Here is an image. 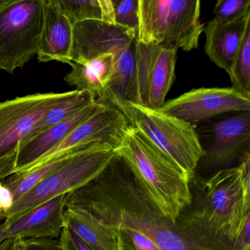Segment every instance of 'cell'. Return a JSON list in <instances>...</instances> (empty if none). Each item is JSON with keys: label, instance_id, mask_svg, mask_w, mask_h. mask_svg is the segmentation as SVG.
<instances>
[{"label": "cell", "instance_id": "6da1fadb", "mask_svg": "<svg viewBox=\"0 0 250 250\" xmlns=\"http://www.w3.org/2000/svg\"><path fill=\"white\" fill-rule=\"evenodd\" d=\"M65 208L87 214L115 231L139 232L161 250H187L174 223L117 153L96 176L67 193Z\"/></svg>", "mask_w": 250, "mask_h": 250}, {"label": "cell", "instance_id": "7a4b0ae2", "mask_svg": "<svg viewBox=\"0 0 250 250\" xmlns=\"http://www.w3.org/2000/svg\"><path fill=\"white\" fill-rule=\"evenodd\" d=\"M191 201L175 220L187 250H238L250 218V153L236 167L220 169L191 185Z\"/></svg>", "mask_w": 250, "mask_h": 250}, {"label": "cell", "instance_id": "3957f363", "mask_svg": "<svg viewBox=\"0 0 250 250\" xmlns=\"http://www.w3.org/2000/svg\"><path fill=\"white\" fill-rule=\"evenodd\" d=\"M163 214L174 223L191 201V179L143 133L131 126L115 149Z\"/></svg>", "mask_w": 250, "mask_h": 250}, {"label": "cell", "instance_id": "277c9868", "mask_svg": "<svg viewBox=\"0 0 250 250\" xmlns=\"http://www.w3.org/2000/svg\"><path fill=\"white\" fill-rule=\"evenodd\" d=\"M134 127L173 160L192 179L204 155L195 126L161 109L148 108L129 101H113Z\"/></svg>", "mask_w": 250, "mask_h": 250}, {"label": "cell", "instance_id": "5b68a950", "mask_svg": "<svg viewBox=\"0 0 250 250\" xmlns=\"http://www.w3.org/2000/svg\"><path fill=\"white\" fill-rule=\"evenodd\" d=\"M115 154L113 147L101 144L77 151L8 210L0 212V222L14 220L55 197L77 189L99 173Z\"/></svg>", "mask_w": 250, "mask_h": 250}, {"label": "cell", "instance_id": "8992f818", "mask_svg": "<svg viewBox=\"0 0 250 250\" xmlns=\"http://www.w3.org/2000/svg\"><path fill=\"white\" fill-rule=\"evenodd\" d=\"M46 0H0V70L13 74L38 51Z\"/></svg>", "mask_w": 250, "mask_h": 250}, {"label": "cell", "instance_id": "52a82bcc", "mask_svg": "<svg viewBox=\"0 0 250 250\" xmlns=\"http://www.w3.org/2000/svg\"><path fill=\"white\" fill-rule=\"evenodd\" d=\"M97 101L98 106L95 111L63 141L36 161L16 173H27L92 144H107L116 149L132 125L115 105L101 100Z\"/></svg>", "mask_w": 250, "mask_h": 250}, {"label": "cell", "instance_id": "ba28073f", "mask_svg": "<svg viewBox=\"0 0 250 250\" xmlns=\"http://www.w3.org/2000/svg\"><path fill=\"white\" fill-rule=\"evenodd\" d=\"M177 49L166 43L136 40L135 104L160 109L176 76Z\"/></svg>", "mask_w": 250, "mask_h": 250}, {"label": "cell", "instance_id": "9c48e42d", "mask_svg": "<svg viewBox=\"0 0 250 250\" xmlns=\"http://www.w3.org/2000/svg\"><path fill=\"white\" fill-rule=\"evenodd\" d=\"M70 92L35 93L0 102V160L16 154L19 143Z\"/></svg>", "mask_w": 250, "mask_h": 250}, {"label": "cell", "instance_id": "30bf717a", "mask_svg": "<svg viewBox=\"0 0 250 250\" xmlns=\"http://www.w3.org/2000/svg\"><path fill=\"white\" fill-rule=\"evenodd\" d=\"M160 109L195 126L225 113L250 111V97L233 87H202L170 100Z\"/></svg>", "mask_w": 250, "mask_h": 250}, {"label": "cell", "instance_id": "8fae6325", "mask_svg": "<svg viewBox=\"0 0 250 250\" xmlns=\"http://www.w3.org/2000/svg\"><path fill=\"white\" fill-rule=\"evenodd\" d=\"M130 28L102 19H88L73 23L70 61L84 62L104 54H118L136 39Z\"/></svg>", "mask_w": 250, "mask_h": 250}, {"label": "cell", "instance_id": "7c38bea8", "mask_svg": "<svg viewBox=\"0 0 250 250\" xmlns=\"http://www.w3.org/2000/svg\"><path fill=\"white\" fill-rule=\"evenodd\" d=\"M208 137L201 160L211 168L220 170L228 167L236 159L240 160L247 151H250V111L239 112L214 122L210 127Z\"/></svg>", "mask_w": 250, "mask_h": 250}, {"label": "cell", "instance_id": "4fadbf2b", "mask_svg": "<svg viewBox=\"0 0 250 250\" xmlns=\"http://www.w3.org/2000/svg\"><path fill=\"white\" fill-rule=\"evenodd\" d=\"M67 193L55 197L7 223V239H58Z\"/></svg>", "mask_w": 250, "mask_h": 250}, {"label": "cell", "instance_id": "5bb4252c", "mask_svg": "<svg viewBox=\"0 0 250 250\" xmlns=\"http://www.w3.org/2000/svg\"><path fill=\"white\" fill-rule=\"evenodd\" d=\"M250 24V12L231 21L220 22L213 19L204 26L205 53L217 67L227 74Z\"/></svg>", "mask_w": 250, "mask_h": 250}, {"label": "cell", "instance_id": "9a60e30c", "mask_svg": "<svg viewBox=\"0 0 250 250\" xmlns=\"http://www.w3.org/2000/svg\"><path fill=\"white\" fill-rule=\"evenodd\" d=\"M200 14L201 0H172L163 43L184 51L198 48L205 26Z\"/></svg>", "mask_w": 250, "mask_h": 250}, {"label": "cell", "instance_id": "2e32d148", "mask_svg": "<svg viewBox=\"0 0 250 250\" xmlns=\"http://www.w3.org/2000/svg\"><path fill=\"white\" fill-rule=\"evenodd\" d=\"M73 23L55 6L45 3L44 21L36 55L40 62L70 64Z\"/></svg>", "mask_w": 250, "mask_h": 250}, {"label": "cell", "instance_id": "e0dca14e", "mask_svg": "<svg viewBox=\"0 0 250 250\" xmlns=\"http://www.w3.org/2000/svg\"><path fill=\"white\" fill-rule=\"evenodd\" d=\"M97 106L98 101L96 100L95 103L85 107L68 120L19 144L16 150L14 173L23 170L60 144L76 126L89 117Z\"/></svg>", "mask_w": 250, "mask_h": 250}, {"label": "cell", "instance_id": "ac0fdd59", "mask_svg": "<svg viewBox=\"0 0 250 250\" xmlns=\"http://www.w3.org/2000/svg\"><path fill=\"white\" fill-rule=\"evenodd\" d=\"M64 81L76 90L89 92L95 100L103 99L113 79L114 56L107 54L84 62H71Z\"/></svg>", "mask_w": 250, "mask_h": 250}, {"label": "cell", "instance_id": "d6986e66", "mask_svg": "<svg viewBox=\"0 0 250 250\" xmlns=\"http://www.w3.org/2000/svg\"><path fill=\"white\" fill-rule=\"evenodd\" d=\"M65 224L92 250H120L118 234L83 213L65 208Z\"/></svg>", "mask_w": 250, "mask_h": 250}, {"label": "cell", "instance_id": "ffe728a7", "mask_svg": "<svg viewBox=\"0 0 250 250\" xmlns=\"http://www.w3.org/2000/svg\"><path fill=\"white\" fill-rule=\"evenodd\" d=\"M172 0H137L136 40L144 43H163Z\"/></svg>", "mask_w": 250, "mask_h": 250}, {"label": "cell", "instance_id": "44dd1931", "mask_svg": "<svg viewBox=\"0 0 250 250\" xmlns=\"http://www.w3.org/2000/svg\"><path fill=\"white\" fill-rule=\"evenodd\" d=\"M95 101L96 100L89 92L76 89L70 91L67 98L47 111L30 133L19 144L25 142L51 126L68 120L85 107L95 103Z\"/></svg>", "mask_w": 250, "mask_h": 250}, {"label": "cell", "instance_id": "7402d4cb", "mask_svg": "<svg viewBox=\"0 0 250 250\" xmlns=\"http://www.w3.org/2000/svg\"><path fill=\"white\" fill-rule=\"evenodd\" d=\"M80 150L69 153L67 155L60 157L54 161L50 162L27 173H13L1 179V182L11 192L15 203Z\"/></svg>", "mask_w": 250, "mask_h": 250}, {"label": "cell", "instance_id": "603a6c76", "mask_svg": "<svg viewBox=\"0 0 250 250\" xmlns=\"http://www.w3.org/2000/svg\"><path fill=\"white\" fill-rule=\"evenodd\" d=\"M232 87L250 97V24L228 73Z\"/></svg>", "mask_w": 250, "mask_h": 250}, {"label": "cell", "instance_id": "cb8c5ba5", "mask_svg": "<svg viewBox=\"0 0 250 250\" xmlns=\"http://www.w3.org/2000/svg\"><path fill=\"white\" fill-rule=\"evenodd\" d=\"M46 2L57 7L73 24L88 19L105 20L98 0H46Z\"/></svg>", "mask_w": 250, "mask_h": 250}, {"label": "cell", "instance_id": "d4e9b609", "mask_svg": "<svg viewBox=\"0 0 250 250\" xmlns=\"http://www.w3.org/2000/svg\"><path fill=\"white\" fill-rule=\"evenodd\" d=\"M114 23L136 31L137 34V0H112ZM137 36V35H136Z\"/></svg>", "mask_w": 250, "mask_h": 250}, {"label": "cell", "instance_id": "484cf974", "mask_svg": "<svg viewBox=\"0 0 250 250\" xmlns=\"http://www.w3.org/2000/svg\"><path fill=\"white\" fill-rule=\"evenodd\" d=\"M214 11L215 20L231 21L250 12V0H217Z\"/></svg>", "mask_w": 250, "mask_h": 250}, {"label": "cell", "instance_id": "4316f807", "mask_svg": "<svg viewBox=\"0 0 250 250\" xmlns=\"http://www.w3.org/2000/svg\"><path fill=\"white\" fill-rule=\"evenodd\" d=\"M8 250H61L58 239H16Z\"/></svg>", "mask_w": 250, "mask_h": 250}, {"label": "cell", "instance_id": "83f0119b", "mask_svg": "<svg viewBox=\"0 0 250 250\" xmlns=\"http://www.w3.org/2000/svg\"><path fill=\"white\" fill-rule=\"evenodd\" d=\"M58 240L61 250H92L66 224Z\"/></svg>", "mask_w": 250, "mask_h": 250}, {"label": "cell", "instance_id": "f1b7e54d", "mask_svg": "<svg viewBox=\"0 0 250 250\" xmlns=\"http://www.w3.org/2000/svg\"><path fill=\"white\" fill-rule=\"evenodd\" d=\"M14 204L11 192L0 180V212L8 210Z\"/></svg>", "mask_w": 250, "mask_h": 250}, {"label": "cell", "instance_id": "f546056e", "mask_svg": "<svg viewBox=\"0 0 250 250\" xmlns=\"http://www.w3.org/2000/svg\"><path fill=\"white\" fill-rule=\"evenodd\" d=\"M16 154L0 160V180L14 173Z\"/></svg>", "mask_w": 250, "mask_h": 250}, {"label": "cell", "instance_id": "4dcf8cb0", "mask_svg": "<svg viewBox=\"0 0 250 250\" xmlns=\"http://www.w3.org/2000/svg\"><path fill=\"white\" fill-rule=\"evenodd\" d=\"M101 4L104 13V19L107 21L114 23V13H113V1L112 0H98Z\"/></svg>", "mask_w": 250, "mask_h": 250}, {"label": "cell", "instance_id": "1f68e13d", "mask_svg": "<svg viewBox=\"0 0 250 250\" xmlns=\"http://www.w3.org/2000/svg\"><path fill=\"white\" fill-rule=\"evenodd\" d=\"M7 224L5 221L0 222V243L7 239Z\"/></svg>", "mask_w": 250, "mask_h": 250}, {"label": "cell", "instance_id": "d6a6232c", "mask_svg": "<svg viewBox=\"0 0 250 250\" xmlns=\"http://www.w3.org/2000/svg\"><path fill=\"white\" fill-rule=\"evenodd\" d=\"M13 240L10 239H6L0 243V250H8L11 245Z\"/></svg>", "mask_w": 250, "mask_h": 250}]
</instances>
